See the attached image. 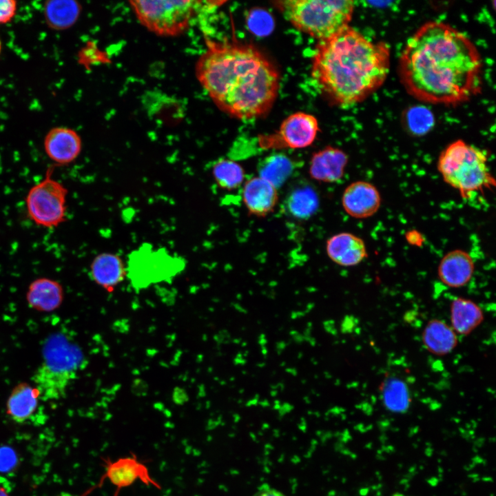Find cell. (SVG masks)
I'll use <instances>...</instances> for the list:
<instances>
[{
	"mask_svg": "<svg viewBox=\"0 0 496 496\" xmlns=\"http://www.w3.org/2000/svg\"><path fill=\"white\" fill-rule=\"evenodd\" d=\"M482 60L473 41L451 25L422 24L405 43L399 74L407 92L433 104L457 105L482 88Z\"/></svg>",
	"mask_w": 496,
	"mask_h": 496,
	"instance_id": "1",
	"label": "cell"
},
{
	"mask_svg": "<svg viewBox=\"0 0 496 496\" xmlns=\"http://www.w3.org/2000/svg\"><path fill=\"white\" fill-rule=\"evenodd\" d=\"M196 74L215 105L240 120L266 115L280 88V73L272 61L255 45L238 41L207 40Z\"/></svg>",
	"mask_w": 496,
	"mask_h": 496,
	"instance_id": "2",
	"label": "cell"
},
{
	"mask_svg": "<svg viewBox=\"0 0 496 496\" xmlns=\"http://www.w3.org/2000/svg\"><path fill=\"white\" fill-rule=\"evenodd\" d=\"M390 48L348 25L320 41L311 61V76L325 96L338 106L366 99L385 81Z\"/></svg>",
	"mask_w": 496,
	"mask_h": 496,
	"instance_id": "3",
	"label": "cell"
},
{
	"mask_svg": "<svg viewBox=\"0 0 496 496\" xmlns=\"http://www.w3.org/2000/svg\"><path fill=\"white\" fill-rule=\"evenodd\" d=\"M41 362L32 380L43 400H59L87 364L81 348L63 332H54L42 347Z\"/></svg>",
	"mask_w": 496,
	"mask_h": 496,
	"instance_id": "4",
	"label": "cell"
},
{
	"mask_svg": "<svg viewBox=\"0 0 496 496\" xmlns=\"http://www.w3.org/2000/svg\"><path fill=\"white\" fill-rule=\"evenodd\" d=\"M437 167L444 181L464 199L495 186L486 153L461 139L451 143L441 152Z\"/></svg>",
	"mask_w": 496,
	"mask_h": 496,
	"instance_id": "5",
	"label": "cell"
},
{
	"mask_svg": "<svg viewBox=\"0 0 496 496\" xmlns=\"http://www.w3.org/2000/svg\"><path fill=\"white\" fill-rule=\"evenodd\" d=\"M276 5L293 27L319 41L348 26L355 8L351 0H285Z\"/></svg>",
	"mask_w": 496,
	"mask_h": 496,
	"instance_id": "6",
	"label": "cell"
},
{
	"mask_svg": "<svg viewBox=\"0 0 496 496\" xmlns=\"http://www.w3.org/2000/svg\"><path fill=\"white\" fill-rule=\"evenodd\" d=\"M130 3L144 27L160 36L174 37L189 27L201 1H131Z\"/></svg>",
	"mask_w": 496,
	"mask_h": 496,
	"instance_id": "7",
	"label": "cell"
},
{
	"mask_svg": "<svg viewBox=\"0 0 496 496\" xmlns=\"http://www.w3.org/2000/svg\"><path fill=\"white\" fill-rule=\"evenodd\" d=\"M54 169L49 167L45 177L29 189L25 207L29 218L37 226L52 229L66 220L68 190L53 178Z\"/></svg>",
	"mask_w": 496,
	"mask_h": 496,
	"instance_id": "8",
	"label": "cell"
},
{
	"mask_svg": "<svg viewBox=\"0 0 496 496\" xmlns=\"http://www.w3.org/2000/svg\"><path fill=\"white\" fill-rule=\"evenodd\" d=\"M183 266L181 260L172 256L165 250L143 245L132 253L126 271L132 287L143 289L170 280Z\"/></svg>",
	"mask_w": 496,
	"mask_h": 496,
	"instance_id": "9",
	"label": "cell"
},
{
	"mask_svg": "<svg viewBox=\"0 0 496 496\" xmlns=\"http://www.w3.org/2000/svg\"><path fill=\"white\" fill-rule=\"evenodd\" d=\"M318 131V122L313 115L297 112L283 120L275 134L263 140L271 147L302 149L313 143Z\"/></svg>",
	"mask_w": 496,
	"mask_h": 496,
	"instance_id": "10",
	"label": "cell"
},
{
	"mask_svg": "<svg viewBox=\"0 0 496 496\" xmlns=\"http://www.w3.org/2000/svg\"><path fill=\"white\" fill-rule=\"evenodd\" d=\"M107 480L114 488V496H118L121 489L140 482L146 486L158 489L161 484L154 479L148 468L135 455L121 457L115 460H105V472L101 481Z\"/></svg>",
	"mask_w": 496,
	"mask_h": 496,
	"instance_id": "11",
	"label": "cell"
},
{
	"mask_svg": "<svg viewBox=\"0 0 496 496\" xmlns=\"http://www.w3.org/2000/svg\"><path fill=\"white\" fill-rule=\"evenodd\" d=\"M381 196L377 187L365 180L350 183L344 189L341 198L344 211L355 218H367L373 216L381 206Z\"/></svg>",
	"mask_w": 496,
	"mask_h": 496,
	"instance_id": "12",
	"label": "cell"
},
{
	"mask_svg": "<svg viewBox=\"0 0 496 496\" xmlns=\"http://www.w3.org/2000/svg\"><path fill=\"white\" fill-rule=\"evenodd\" d=\"M43 148L47 156L56 165L73 163L82 150V141L74 130L67 127H55L45 134Z\"/></svg>",
	"mask_w": 496,
	"mask_h": 496,
	"instance_id": "13",
	"label": "cell"
},
{
	"mask_svg": "<svg viewBox=\"0 0 496 496\" xmlns=\"http://www.w3.org/2000/svg\"><path fill=\"white\" fill-rule=\"evenodd\" d=\"M348 161V155L343 150L327 146L313 154L309 174L317 181L335 183L343 177Z\"/></svg>",
	"mask_w": 496,
	"mask_h": 496,
	"instance_id": "14",
	"label": "cell"
},
{
	"mask_svg": "<svg viewBox=\"0 0 496 496\" xmlns=\"http://www.w3.org/2000/svg\"><path fill=\"white\" fill-rule=\"evenodd\" d=\"M328 257L342 267L355 266L368 256L364 241L350 232H340L330 236L326 242Z\"/></svg>",
	"mask_w": 496,
	"mask_h": 496,
	"instance_id": "15",
	"label": "cell"
},
{
	"mask_svg": "<svg viewBox=\"0 0 496 496\" xmlns=\"http://www.w3.org/2000/svg\"><path fill=\"white\" fill-rule=\"evenodd\" d=\"M475 271V263L471 255L462 249L447 252L440 260L437 275L440 281L451 288L466 285Z\"/></svg>",
	"mask_w": 496,
	"mask_h": 496,
	"instance_id": "16",
	"label": "cell"
},
{
	"mask_svg": "<svg viewBox=\"0 0 496 496\" xmlns=\"http://www.w3.org/2000/svg\"><path fill=\"white\" fill-rule=\"evenodd\" d=\"M242 198L250 214L258 217L265 216L274 209L278 203V189L257 176L243 183Z\"/></svg>",
	"mask_w": 496,
	"mask_h": 496,
	"instance_id": "17",
	"label": "cell"
},
{
	"mask_svg": "<svg viewBox=\"0 0 496 496\" xmlns=\"http://www.w3.org/2000/svg\"><path fill=\"white\" fill-rule=\"evenodd\" d=\"M25 299L32 309L39 312H52L61 305L64 290L57 280L46 277L38 278L30 283Z\"/></svg>",
	"mask_w": 496,
	"mask_h": 496,
	"instance_id": "18",
	"label": "cell"
},
{
	"mask_svg": "<svg viewBox=\"0 0 496 496\" xmlns=\"http://www.w3.org/2000/svg\"><path fill=\"white\" fill-rule=\"evenodd\" d=\"M90 275L99 286L112 291L127 276L126 267L117 254L103 252L93 258Z\"/></svg>",
	"mask_w": 496,
	"mask_h": 496,
	"instance_id": "19",
	"label": "cell"
},
{
	"mask_svg": "<svg viewBox=\"0 0 496 496\" xmlns=\"http://www.w3.org/2000/svg\"><path fill=\"white\" fill-rule=\"evenodd\" d=\"M41 393L33 384L20 382L11 391L6 402V413L14 422L22 423L36 411Z\"/></svg>",
	"mask_w": 496,
	"mask_h": 496,
	"instance_id": "20",
	"label": "cell"
},
{
	"mask_svg": "<svg viewBox=\"0 0 496 496\" xmlns=\"http://www.w3.org/2000/svg\"><path fill=\"white\" fill-rule=\"evenodd\" d=\"M422 340L425 349L438 356L449 354L458 344L457 333L451 325L439 319H432L426 323Z\"/></svg>",
	"mask_w": 496,
	"mask_h": 496,
	"instance_id": "21",
	"label": "cell"
},
{
	"mask_svg": "<svg viewBox=\"0 0 496 496\" xmlns=\"http://www.w3.org/2000/svg\"><path fill=\"white\" fill-rule=\"evenodd\" d=\"M450 319L451 327L457 334L467 335L482 324L484 315L474 301L457 297L451 302Z\"/></svg>",
	"mask_w": 496,
	"mask_h": 496,
	"instance_id": "22",
	"label": "cell"
},
{
	"mask_svg": "<svg viewBox=\"0 0 496 496\" xmlns=\"http://www.w3.org/2000/svg\"><path fill=\"white\" fill-rule=\"evenodd\" d=\"M81 10V5L74 0H49L43 6L44 19L50 29L65 30L76 23Z\"/></svg>",
	"mask_w": 496,
	"mask_h": 496,
	"instance_id": "23",
	"label": "cell"
},
{
	"mask_svg": "<svg viewBox=\"0 0 496 496\" xmlns=\"http://www.w3.org/2000/svg\"><path fill=\"white\" fill-rule=\"evenodd\" d=\"M319 196L309 184L299 185L290 190L285 199L287 212L298 220H307L318 211Z\"/></svg>",
	"mask_w": 496,
	"mask_h": 496,
	"instance_id": "24",
	"label": "cell"
},
{
	"mask_svg": "<svg viewBox=\"0 0 496 496\" xmlns=\"http://www.w3.org/2000/svg\"><path fill=\"white\" fill-rule=\"evenodd\" d=\"M294 163L287 156L273 154L264 158L258 165V176L266 180L277 189L289 178Z\"/></svg>",
	"mask_w": 496,
	"mask_h": 496,
	"instance_id": "25",
	"label": "cell"
},
{
	"mask_svg": "<svg viewBox=\"0 0 496 496\" xmlns=\"http://www.w3.org/2000/svg\"><path fill=\"white\" fill-rule=\"evenodd\" d=\"M381 396L384 406L391 412H406L411 404L406 384L395 377L387 378L381 385Z\"/></svg>",
	"mask_w": 496,
	"mask_h": 496,
	"instance_id": "26",
	"label": "cell"
},
{
	"mask_svg": "<svg viewBox=\"0 0 496 496\" xmlns=\"http://www.w3.org/2000/svg\"><path fill=\"white\" fill-rule=\"evenodd\" d=\"M211 174L216 184L226 190H234L240 187L245 176L243 167L229 158L217 161L212 166Z\"/></svg>",
	"mask_w": 496,
	"mask_h": 496,
	"instance_id": "27",
	"label": "cell"
},
{
	"mask_svg": "<svg viewBox=\"0 0 496 496\" xmlns=\"http://www.w3.org/2000/svg\"><path fill=\"white\" fill-rule=\"evenodd\" d=\"M247 22L249 29L258 36L269 34L274 27V21L271 14L260 8L249 12Z\"/></svg>",
	"mask_w": 496,
	"mask_h": 496,
	"instance_id": "28",
	"label": "cell"
},
{
	"mask_svg": "<svg viewBox=\"0 0 496 496\" xmlns=\"http://www.w3.org/2000/svg\"><path fill=\"white\" fill-rule=\"evenodd\" d=\"M18 463L16 452L8 446L0 447V472L8 473L12 471Z\"/></svg>",
	"mask_w": 496,
	"mask_h": 496,
	"instance_id": "29",
	"label": "cell"
},
{
	"mask_svg": "<svg viewBox=\"0 0 496 496\" xmlns=\"http://www.w3.org/2000/svg\"><path fill=\"white\" fill-rule=\"evenodd\" d=\"M17 2L14 0H0V24L10 22L15 16Z\"/></svg>",
	"mask_w": 496,
	"mask_h": 496,
	"instance_id": "30",
	"label": "cell"
},
{
	"mask_svg": "<svg viewBox=\"0 0 496 496\" xmlns=\"http://www.w3.org/2000/svg\"><path fill=\"white\" fill-rule=\"evenodd\" d=\"M253 496H285L282 493L270 486L267 484H263L259 486Z\"/></svg>",
	"mask_w": 496,
	"mask_h": 496,
	"instance_id": "31",
	"label": "cell"
},
{
	"mask_svg": "<svg viewBox=\"0 0 496 496\" xmlns=\"http://www.w3.org/2000/svg\"><path fill=\"white\" fill-rule=\"evenodd\" d=\"M0 496H9L8 492L2 487H0Z\"/></svg>",
	"mask_w": 496,
	"mask_h": 496,
	"instance_id": "32",
	"label": "cell"
}]
</instances>
